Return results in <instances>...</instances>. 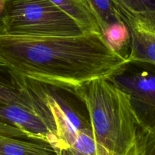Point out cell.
<instances>
[{
	"mask_svg": "<svg viewBox=\"0 0 155 155\" xmlns=\"http://www.w3.org/2000/svg\"><path fill=\"white\" fill-rule=\"evenodd\" d=\"M128 58L115 51L101 33L30 37L0 33V68L10 76L74 91L84 83L108 79Z\"/></svg>",
	"mask_w": 155,
	"mask_h": 155,
	"instance_id": "obj_1",
	"label": "cell"
},
{
	"mask_svg": "<svg viewBox=\"0 0 155 155\" xmlns=\"http://www.w3.org/2000/svg\"><path fill=\"white\" fill-rule=\"evenodd\" d=\"M84 104L95 155H139L142 136L129 96L107 79L84 83L74 91Z\"/></svg>",
	"mask_w": 155,
	"mask_h": 155,
	"instance_id": "obj_2",
	"label": "cell"
},
{
	"mask_svg": "<svg viewBox=\"0 0 155 155\" xmlns=\"http://www.w3.org/2000/svg\"><path fill=\"white\" fill-rule=\"evenodd\" d=\"M11 77L23 101L48 128L51 136V145L58 155L71 148L82 130L91 128L89 117L71 102L65 89L14 76Z\"/></svg>",
	"mask_w": 155,
	"mask_h": 155,
	"instance_id": "obj_3",
	"label": "cell"
},
{
	"mask_svg": "<svg viewBox=\"0 0 155 155\" xmlns=\"http://www.w3.org/2000/svg\"><path fill=\"white\" fill-rule=\"evenodd\" d=\"M81 27L50 0H5L0 33L30 37L77 36Z\"/></svg>",
	"mask_w": 155,
	"mask_h": 155,
	"instance_id": "obj_4",
	"label": "cell"
},
{
	"mask_svg": "<svg viewBox=\"0 0 155 155\" xmlns=\"http://www.w3.org/2000/svg\"><path fill=\"white\" fill-rule=\"evenodd\" d=\"M107 80L129 96L142 135L155 128V65L130 62Z\"/></svg>",
	"mask_w": 155,
	"mask_h": 155,
	"instance_id": "obj_5",
	"label": "cell"
},
{
	"mask_svg": "<svg viewBox=\"0 0 155 155\" xmlns=\"http://www.w3.org/2000/svg\"><path fill=\"white\" fill-rule=\"evenodd\" d=\"M126 24L133 23L155 35V0H112Z\"/></svg>",
	"mask_w": 155,
	"mask_h": 155,
	"instance_id": "obj_6",
	"label": "cell"
},
{
	"mask_svg": "<svg viewBox=\"0 0 155 155\" xmlns=\"http://www.w3.org/2000/svg\"><path fill=\"white\" fill-rule=\"evenodd\" d=\"M130 32V62H144L155 65V35L133 23L126 24Z\"/></svg>",
	"mask_w": 155,
	"mask_h": 155,
	"instance_id": "obj_7",
	"label": "cell"
},
{
	"mask_svg": "<svg viewBox=\"0 0 155 155\" xmlns=\"http://www.w3.org/2000/svg\"><path fill=\"white\" fill-rule=\"evenodd\" d=\"M72 18L84 33H101L98 19L86 0H50ZM103 35V34H102Z\"/></svg>",
	"mask_w": 155,
	"mask_h": 155,
	"instance_id": "obj_8",
	"label": "cell"
},
{
	"mask_svg": "<svg viewBox=\"0 0 155 155\" xmlns=\"http://www.w3.org/2000/svg\"><path fill=\"white\" fill-rule=\"evenodd\" d=\"M98 19L103 32L115 24L124 23L112 0H86Z\"/></svg>",
	"mask_w": 155,
	"mask_h": 155,
	"instance_id": "obj_9",
	"label": "cell"
},
{
	"mask_svg": "<svg viewBox=\"0 0 155 155\" xmlns=\"http://www.w3.org/2000/svg\"><path fill=\"white\" fill-rule=\"evenodd\" d=\"M139 151V155H155V128L141 136Z\"/></svg>",
	"mask_w": 155,
	"mask_h": 155,
	"instance_id": "obj_10",
	"label": "cell"
}]
</instances>
